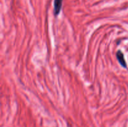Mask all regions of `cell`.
I'll return each mask as SVG.
<instances>
[{
    "label": "cell",
    "mask_w": 128,
    "mask_h": 127,
    "mask_svg": "<svg viewBox=\"0 0 128 127\" xmlns=\"http://www.w3.org/2000/svg\"><path fill=\"white\" fill-rule=\"evenodd\" d=\"M63 0H54V14L57 16L60 14L62 8Z\"/></svg>",
    "instance_id": "obj_1"
},
{
    "label": "cell",
    "mask_w": 128,
    "mask_h": 127,
    "mask_svg": "<svg viewBox=\"0 0 128 127\" xmlns=\"http://www.w3.org/2000/svg\"><path fill=\"white\" fill-rule=\"evenodd\" d=\"M116 57L118 59V61H119L120 64L123 67H127L126 65V62L124 59V54L121 51H118L116 54Z\"/></svg>",
    "instance_id": "obj_2"
}]
</instances>
